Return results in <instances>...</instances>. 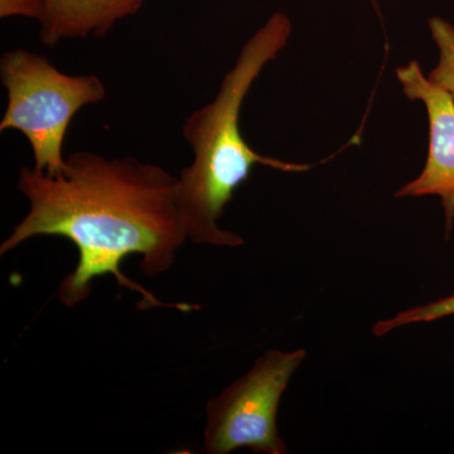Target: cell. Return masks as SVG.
Wrapping results in <instances>:
<instances>
[{"instance_id":"5b68a950","label":"cell","mask_w":454,"mask_h":454,"mask_svg":"<svg viewBox=\"0 0 454 454\" xmlns=\"http://www.w3.org/2000/svg\"><path fill=\"white\" fill-rule=\"evenodd\" d=\"M409 100L423 101L428 113L429 149L419 177L400 188L396 197L438 196L446 217V234L454 223V98L424 76L417 61L396 68Z\"/></svg>"},{"instance_id":"7a4b0ae2","label":"cell","mask_w":454,"mask_h":454,"mask_svg":"<svg viewBox=\"0 0 454 454\" xmlns=\"http://www.w3.org/2000/svg\"><path fill=\"white\" fill-rule=\"evenodd\" d=\"M291 33V20L280 12L274 13L244 44L214 100L184 121L182 133L192 148L193 160L178 177L179 203L188 240L192 243L223 247L245 244L240 235L221 229L219 221L256 164L282 172L310 168L309 164L283 162L259 154L240 130V112L247 92L262 68L286 46Z\"/></svg>"},{"instance_id":"6da1fadb","label":"cell","mask_w":454,"mask_h":454,"mask_svg":"<svg viewBox=\"0 0 454 454\" xmlns=\"http://www.w3.org/2000/svg\"><path fill=\"white\" fill-rule=\"evenodd\" d=\"M17 187L28 199L29 212L0 245V255L37 236L70 240L79 262L57 291L64 306L82 303L91 294L92 280L112 274L119 286L140 295V309H196L164 303L121 270L122 260L138 254L145 276L166 273L188 240L179 178L172 173L134 157L106 160L74 152L56 177L23 167Z\"/></svg>"},{"instance_id":"ba28073f","label":"cell","mask_w":454,"mask_h":454,"mask_svg":"<svg viewBox=\"0 0 454 454\" xmlns=\"http://www.w3.org/2000/svg\"><path fill=\"white\" fill-rule=\"evenodd\" d=\"M450 316H454V294L427 306L406 309L393 318L382 319L373 325L372 333L376 337H381L403 325L437 321Z\"/></svg>"},{"instance_id":"52a82bcc","label":"cell","mask_w":454,"mask_h":454,"mask_svg":"<svg viewBox=\"0 0 454 454\" xmlns=\"http://www.w3.org/2000/svg\"><path fill=\"white\" fill-rule=\"evenodd\" d=\"M429 28L438 46L439 62L428 79L454 98V27L442 18L433 17Z\"/></svg>"},{"instance_id":"3957f363","label":"cell","mask_w":454,"mask_h":454,"mask_svg":"<svg viewBox=\"0 0 454 454\" xmlns=\"http://www.w3.org/2000/svg\"><path fill=\"white\" fill-rule=\"evenodd\" d=\"M0 79L8 97L0 131H20L31 145L35 169L61 175L70 122L82 107L106 98V85L95 74L61 73L46 57L20 49L2 56Z\"/></svg>"},{"instance_id":"277c9868","label":"cell","mask_w":454,"mask_h":454,"mask_svg":"<svg viewBox=\"0 0 454 454\" xmlns=\"http://www.w3.org/2000/svg\"><path fill=\"white\" fill-rule=\"evenodd\" d=\"M306 357L303 348L269 349L249 372L212 397L206 405L205 452L229 454L249 448L256 453H286L278 430V411L284 391Z\"/></svg>"},{"instance_id":"8992f818","label":"cell","mask_w":454,"mask_h":454,"mask_svg":"<svg viewBox=\"0 0 454 454\" xmlns=\"http://www.w3.org/2000/svg\"><path fill=\"white\" fill-rule=\"evenodd\" d=\"M145 0H44L41 41L56 46L70 38L104 37L113 27L138 13Z\"/></svg>"},{"instance_id":"9c48e42d","label":"cell","mask_w":454,"mask_h":454,"mask_svg":"<svg viewBox=\"0 0 454 454\" xmlns=\"http://www.w3.org/2000/svg\"><path fill=\"white\" fill-rule=\"evenodd\" d=\"M44 0H0V17H27L41 20Z\"/></svg>"}]
</instances>
